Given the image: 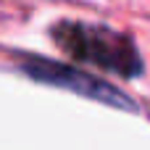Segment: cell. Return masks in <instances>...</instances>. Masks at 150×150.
<instances>
[{
  "label": "cell",
  "mask_w": 150,
  "mask_h": 150,
  "mask_svg": "<svg viewBox=\"0 0 150 150\" xmlns=\"http://www.w3.org/2000/svg\"><path fill=\"white\" fill-rule=\"evenodd\" d=\"M53 37L58 47L76 61L92 63L98 69H105L127 79L142 74V58L134 42L108 26L84 24V21H58Z\"/></svg>",
  "instance_id": "1"
},
{
  "label": "cell",
  "mask_w": 150,
  "mask_h": 150,
  "mask_svg": "<svg viewBox=\"0 0 150 150\" xmlns=\"http://www.w3.org/2000/svg\"><path fill=\"white\" fill-rule=\"evenodd\" d=\"M21 71L29 74L32 79L42 82V84H50V87H58V90H66V92L98 100V103L111 105V108L134 111V100L127 92H121L116 84H108L105 79L92 76L90 71L76 69L71 63H58V61H50V58L29 55V58L21 61Z\"/></svg>",
  "instance_id": "2"
}]
</instances>
